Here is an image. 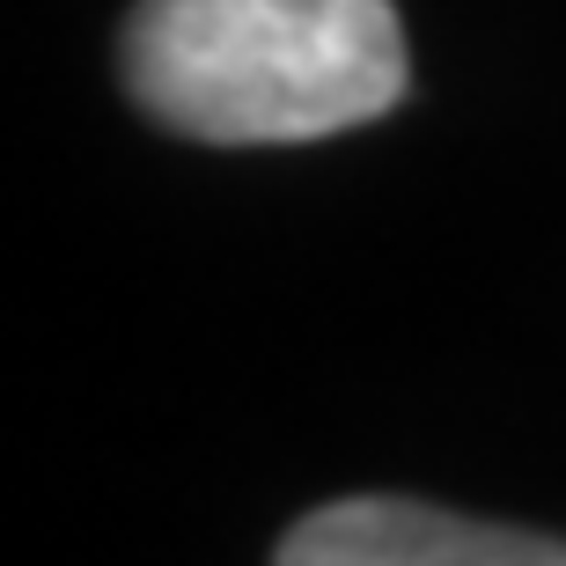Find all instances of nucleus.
<instances>
[{
    "instance_id": "1",
    "label": "nucleus",
    "mask_w": 566,
    "mask_h": 566,
    "mask_svg": "<svg viewBox=\"0 0 566 566\" xmlns=\"http://www.w3.org/2000/svg\"><path fill=\"white\" fill-rule=\"evenodd\" d=\"M118 82L163 133L280 147L376 126L412 60L390 0H133Z\"/></svg>"
},
{
    "instance_id": "2",
    "label": "nucleus",
    "mask_w": 566,
    "mask_h": 566,
    "mask_svg": "<svg viewBox=\"0 0 566 566\" xmlns=\"http://www.w3.org/2000/svg\"><path fill=\"white\" fill-rule=\"evenodd\" d=\"M280 566H566V537L515 523H479L427 501H360L310 507L273 545Z\"/></svg>"
}]
</instances>
